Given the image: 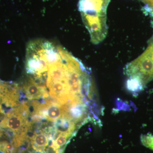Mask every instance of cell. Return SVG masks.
<instances>
[{
    "label": "cell",
    "instance_id": "obj_2",
    "mask_svg": "<svg viewBox=\"0 0 153 153\" xmlns=\"http://www.w3.org/2000/svg\"><path fill=\"white\" fill-rule=\"evenodd\" d=\"M111 0H79L78 10L84 25L106 23V11Z\"/></svg>",
    "mask_w": 153,
    "mask_h": 153
},
{
    "label": "cell",
    "instance_id": "obj_7",
    "mask_svg": "<svg viewBox=\"0 0 153 153\" xmlns=\"http://www.w3.org/2000/svg\"><path fill=\"white\" fill-rule=\"evenodd\" d=\"M140 140L142 144L146 147L153 151V135L151 134L141 135Z\"/></svg>",
    "mask_w": 153,
    "mask_h": 153
},
{
    "label": "cell",
    "instance_id": "obj_3",
    "mask_svg": "<svg viewBox=\"0 0 153 153\" xmlns=\"http://www.w3.org/2000/svg\"><path fill=\"white\" fill-rule=\"evenodd\" d=\"M23 91L29 99H37L41 97L47 98L49 93L47 89H43L33 81L28 78L23 86Z\"/></svg>",
    "mask_w": 153,
    "mask_h": 153
},
{
    "label": "cell",
    "instance_id": "obj_6",
    "mask_svg": "<svg viewBox=\"0 0 153 153\" xmlns=\"http://www.w3.org/2000/svg\"><path fill=\"white\" fill-rule=\"evenodd\" d=\"M126 87L129 91L135 94L143 90L145 87L138 79L134 78H128L127 81Z\"/></svg>",
    "mask_w": 153,
    "mask_h": 153
},
{
    "label": "cell",
    "instance_id": "obj_8",
    "mask_svg": "<svg viewBox=\"0 0 153 153\" xmlns=\"http://www.w3.org/2000/svg\"><path fill=\"white\" fill-rule=\"evenodd\" d=\"M143 2L145 3L149 7L152 9L153 11V0H140Z\"/></svg>",
    "mask_w": 153,
    "mask_h": 153
},
{
    "label": "cell",
    "instance_id": "obj_4",
    "mask_svg": "<svg viewBox=\"0 0 153 153\" xmlns=\"http://www.w3.org/2000/svg\"><path fill=\"white\" fill-rule=\"evenodd\" d=\"M51 137L44 131L36 132L30 138V143L34 150L44 153L48 144Z\"/></svg>",
    "mask_w": 153,
    "mask_h": 153
},
{
    "label": "cell",
    "instance_id": "obj_1",
    "mask_svg": "<svg viewBox=\"0 0 153 153\" xmlns=\"http://www.w3.org/2000/svg\"><path fill=\"white\" fill-rule=\"evenodd\" d=\"M124 71L128 78L138 79L144 87L153 80V44L139 57L127 64Z\"/></svg>",
    "mask_w": 153,
    "mask_h": 153
},
{
    "label": "cell",
    "instance_id": "obj_5",
    "mask_svg": "<svg viewBox=\"0 0 153 153\" xmlns=\"http://www.w3.org/2000/svg\"><path fill=\"white\" fill-rule=\"evenodd\" d=\"M71 137L68 135L58 134L56 139L52 140L51 148L55 153H60L61 148L65 146Z\"/></svg>",
    "mask_w": 153,
    "mask_h": 153
}]
</instances>
